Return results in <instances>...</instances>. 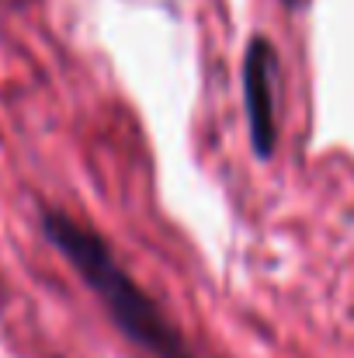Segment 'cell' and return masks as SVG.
<instances>
[{
  "mask_svg": "<svg viewBox=\"0 0 354 358\" xmlns=\"http://www.w3.org/2000/svg\"><path fill=\"white\" fill-rule=\"evenodd\" d=\"M278 91H281L278 52L271 42L253 38L243 56V105L257 157H271L278 143Z\"/></svg>",
  "mask_w": 354,
  "mask_h": 358,
  "instance_id": "7a4b0ae2",
  "label": "cell"
},
{
  "mask_svg": "<svg viewBox=\"0 0 354 358\" xmlns=\"http://www.w3.org/2000/svg\"><path fill=\"white\" fill-rule=\"evenodd\" d=\"M56 250L77 268V275L87 282V289L101 299V306L112 313L121 334L132 338L146 355L153 358H195L191 348L181 341V334L170 327V320L156 310V303L135 285V278L121 268L112 247L87 230L84 223L70 220L66 213L49 209L42 220Z\"/></svg>",
  "mask_w": 354,
  "mask_h": 358,
  "instance_id": "6da1fadb",
  "label": "cell"
}]
</instances>
